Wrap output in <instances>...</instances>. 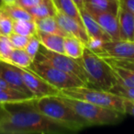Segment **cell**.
Returning a JSON list of instances; mask_svg holds the SVG:
<instances>
[{
	"label": "cell",
	"mask_w": 134,
	"mask_h": 134,
	"mask_svg": "<svg viewBox=\"0 0 134 134\" xmlns=\"http://www.w3.org/2000/svg\"><path fill=\"white\" fill-rule=\"evenodd\" d=\"M54 18L56 19L57 22L59 23L61 28L68 35L74 36V37L80 40L82 42H84L85 45L86 44L88 39H89V36H88L84 25L81 24L80 22L75 20L73 18L65 15L57 7H56V11H55Z\"/></svg>",
	"instance_id": "10"
},
{
	"label": "cell",
	"mask_w": 134,
	"mask_h": 134,
	"mask_svg": "<svg viewBox=\"0 0 134 134\" xmlns=\"http://www.w3.org/2000/svg\"><path fill=\"white\" fill-rule=\"evenodd\" d=\"M108 63L111 64L112 68H113L118 84L123 86H128V87L134 86V70L119 66V65L112 63L110 62Z\"/></svg>",
	"instance_id": "22"
},
{
	"label": "cell",
	"mask_w": 134,
	"mask_h": 134,
	"mask_svg": "<svg viewBox=\"0 0 134 134\" xmlns=\"http://www.w3.org/2000/svg\"><path fill=\"white\" fill-rule=\"evenodd\" d=\"M37 31L38 30L34 19L13 21V32L23 36H27V37H30L34 34H37Z\"/></svg>",
	"instance_id": "25"
},
{
	"label": "cell",
	"mask_w": 134,
	"mask_h": 134,
	"mask_svg": "<svg viewBox=\"0 0 134 134\" xmlns=\"http://www.w3.org/2000/svg\"><path fill=\"white\" fill-rule=\"evenodd\" d=\"M32 103L38 111L63 125L69 131H78L91 127L75 110L65 104L58 95L37 97Z\"/></svg>",
	"instance_id": "2"
},
{
	"label": "cell",
	"mask_w": 134,
	"mask_h": 134,
	"mask_svg": "<svg viewBox=\"0 0 134 134\" xmlns=\"http://www.w3.org/2000/svg\"><path fill=\"white\" fill-rule=\"evenodd\" d=\"M33 61L34 60L25 51V49L14 48L8 58L5 62H8L15 66L21 67V68H29L33 63Z\"/></svg>",
	"instance_id": "21"
},
{
	"label": "cell",
	"mask_w": 134,
	"mask_h": 134,
	"mask_svg": "<svg viewBox=\"0 0 134 134\" xmlns=\"http://www.w3.org/2000/svg\"><path fill=\"white\" fill-rule=\"evenodd\" d=\"M0 77L4 79L6 82H8L10 86H13L16 89L20 90L30 97H34L28 89L25 83L23 82L22 76L19 73V68L15 65L0 60Z\"/></svg>",
	"instance_id": "11"
},
{
	"label": "cell",
	"mask_w": 134,
	"mask_h": 134,
	"mask_svg": "<svg viewBox=\"0 0 134 134\" xmlns=\"http://www.w3.org/2000/svg\"><path fill=\"white\" fill-rule=\"evenodd\" d=\"M0 34L8 36L13 32V19L0 11Z\"/></svg>",
	"instance_id": "29"
},
{
	"label": "cell",
	"mask_w": 134,
	"mask_h": 134,
	"mask_svg": "<svg viewBox=\"0 0 134 134\" xmlns=\"http://www.w3.org/2000/svg\"><path fill=\"white\" fill-rule=\"evenodd\" d=\"M106 41L100 38H95V37H89L87 42L86 44V47L97 53V55L101 56L104 52V44Z\"/></svg>",
	"instance_id": "30"
},
{
	"label": "cell",
	"mask_w": 134,
	"mask_h": 134,
	"mask_svg": "<svg viewBox=\"0 0 134 134\" xmlns=\"http://www.w3.org/2000/svg\"><path fill=\"white\" fill-rule=\"evenodd\" d=\"M33 17V19L54 16L56 11V5L53 0H42L38 6L27 9Z\"/></svg>",
	"instance_id": "23"
},
{
	"label": "cell",
	"mask_w": 134,
	"mask_h": 134,
	"mask_svg": "<svg viewBox=\"0 0 134 134\" xmlns=\"http://www.w3.org/2000/svg\"><path fill=\"white\" fill-rule=\"evenodd\" d=\"M124 113L134 116V100L124 98Z\"/></svg>",
	"instance_id": "34"
},
{
	"label": "cell",
	"mask_w": 134,
	"mask_h": 134,
	"mask_svg": "<svg viewBox=\"0 0 134 134\" xmlns=\"http://www.w3.org/2000/svg\"><path fill=\"white\" fill-rule=\"evenodd\" d=\"M14 49L8 36L0 34V60L6 61Z\"/></svg>",
	"instance_id": "27"
},
{
	"label": "cell",
	"mask_w": 134,
	"mask_h": 134,
	"mask_svg": "<svg viewBox=\"0 0 134 134\" xmlns=\"http://www.w3.org/2000/svg\"><path fill=\"white\" fill-rule=\"evenodd\" d=\"M63 47H64V53L66 55L75 58V59H79L82 57L83 53H84L86 45L77 38L68 35L64 37Z\"/></svg>",
	"instance_id": "20"
},
{
	"label": "cell",
	"mask_w": 134,
	"mask_h": 134,
	"mask_svg": "<svg viewBox=\"0 0 134 134\" xmlns=\"http://www.w3.org/2000/svg\"><path fill=\"white\" fill-rule=\"evenodd\" d=\"M81 18H82L83 25L86 29L89 37H95V38H100L104 40L105 41H111L110 37L103 30V29L99 26V24L97 22L94 17L87 11L86 9L80 10Z\"/></svg>",
	"instance_id": "14"
},
{
	"label": "cell",
	"mask_w": 134,
	"mask_h": 134,
	"mask_svg": "<svg viewBox=\"0 0 134 134\" xmlns=\"http://www.w3.org/2000/svg\"><path fill=\"white\" fill-rule=\"evenodd\" d=\"M34 21H35L38 31L58 34V35L63 36V37L68 36V34L61 28L54 16H49V17L41 18V19H34Z\"/></svg>",
	"instance_id": "18"
},
{
	"label": "cell",
	"mask_w": 134,
	"mask_h": 134,
	"mask_svg": "<svg viewBox=\"0 0 134 134\" xmlns=\"http://www.w3.org/2000/svg\"><path fill=\"white\" fill-rule=\"evenodd\" d=\"M85 9L89 13L108 12L118 15L119 10V0H85Z\"/></svg>",
	"instance_id": "15"
},
{
	"label": "cell",
	"mask_w": 134,
	"mask_h": 134,
	"mask_svg": "<svg viewBox=\"0 0 134 134\" xmlns=\"http://www.w3.org/2000/svg\"><path fill=\"white\" fill-rule=\"evenodd\" d=\"M29 69L40 75L41 78H43L60 91L79 86H86V85L79 77L62 71L46 63L34 60L31 65L29 67Z\"/></svg>",
	"instance_id": "6"
},
{
	"label": "cell",
	"mask_w": 134,
	"mask_h": 134,
	"mask_svg": "<svg viewBox=\"0 0 134 134\" xmlns=\"http://www.w3.org/2000/svg\"><path fill=\"white\" fill-rule=\"evenodd\" d=\"M4 1H5L6 4H8V3H14L16 0H4Z\"/></svg>",
	"instance_id": "37"
},
{
	"label": "cell",
	"mask_w": 134,
	"mask_h": 134,
	"mask_svg": "<svg viewBox=\"0 0 134 134\" xmlns=\"http://www.w3.org/2000/svg\"><path fill=\"white\" fill-rule=\"evenodd\" d=\"M34 60L46 63L62 71L75 75L79 77L87 86V76L82 66L80 59L72 58L65 53H58V52H52V51L47 50L43 46H41V49Z\"/></svg>",
	"instance_id": "7"
},
{
	"label": "cell",
	"mask_w": 134,
	"mask_h": 134,
	"mask_svg": "<svg viewBox=\"0 0 134 134\" xmlns=\"http://www.w3.org/2000/svg\"><path fill=\"white\" fill-rule=\"evenodd\" d=\"M87 76L88 87L109 91L115 86V73L111 64L101 56L85 47L82 57L79 58Z\"/></svg>",
	"instance_id": "3"
},
{
	"label": "cell",
	"mask_w": 134,
	"mask_h": 134,
	"mask_svg": "<svg viewBox=\"0 0 134 134\" xmlns=\"http://www.w3.org/2000/svg\"><path fill=\"white\" fill-rule=\"evenodd\" d=\"M8 37L9 41H11L13 47L16 49H25L29 41V39H30V37L20 35V34L16 33V32H12Z\"/></svg>",
	"instance_id": "31"
},
{
	"label": "cell",
	"mask_w": 134,
	"mask_h": 134,
	"mask_svg": "<svg viewBox=\"0 0 134 134\" xmlns=\"http://www.w3.org/2000/svg\"><path fill=\"white\" fill-rule=\"evenodd\" d=\"M73 1L75 3L79 10H82L85 8V0H73Z\"/></svg>",
	"instance_id": "35"
},
{
	"label": "cell",
	"mask_w": 134,
	"mask_h": 134,
	"mask_svg": "<svg viewBox=\"0 0 134 134\" xmlns=\"http://www.w3.org/2000/svg\"><path fill=\"white\" fill-rule=\"evenodd\" d=\"M5 4H6V3H5V1H4V0H0V8H2V7L4 6Z\"/></svg>",
	"instance_id": "38"
},
{
	"label": "cell",
	"mask_w": 134,
	"mask_h": 134,
	"mask_svg": "<svg viewBox=\"0 0 134 134\" xmlns=\"http://www.w3.org/2000/svg\"><path fill=\"white\" fill-rule=\"evenodd\" d=\"M0 11L11 18L13 20H32L34 19L28 10L19 6L16 3L5 4L0 8Z\"/></svg>",
	"instance_id": "19"
},
{
	"label": "cell",
	"mask_w": 134,
	"mask_h": 134,
	"mask_svg": "<svg viewBox=\"0 0 134 134\" xmlns=\"http://www.w3.org/2000/svg\"><path fill=\"white\" fill-rule=\"evenodd\" d=\"M119 8L134 14V0H119Z\"/></svg>",
	"instance_id": "33"
},
{
	"label": "cell",
	"mask_w": 134,
	"mask_h": 134,
	"mask_svg": "<svg viewBox=\"0 0 134 134\" xmlns=\"http://www.w3.org/2000/svg\"><path fill=\"white\" fill-rule=\"evenodd\" d=\"M56 7L61 10L63 13L69 17L75 19L81 24H83L82 18L79 8L75 5V3L73 0H53Z\"/></svg>",
	"instance_id": "24"
},
{
	"label": "cell",
	"mask_w": 134,
	"mask_h": 134,
	"mask_svg": "<svg viewBox=\"0 0 134 134\" xmlns=\"http://www.w3.org/2000/svg\"><path fill=\"white\" fill-rule=\"evenodd\" d=\"M18 67V66H17ZM23 82L25 83L30 93L37 97H46V96H57L59 95L60 90L55 88L53 86L49 84L47 81L41 78L40 75L32 72L29 68H21L18 67Z\"/></svg>",
	"instance_id": "8"
},
{
	"label": "cell",
	"mask_w": 134,
	"mask_h": 134,
	"mask_svg": "<svg viewBox=\"0 0 134 134\" xmlns=\"http://www.w3.org/2000/svg\"><path fill=\"white\" fill-rule=\"evenodd\" d=\"M41 43L40 41V39L38 38L37 34H34V35L30 36V39H29L28 43H27L26 47H25V51L34 60L36 56H37L40 49H41Z\"/></svg>",
	"instance_id": "28"
},
{
	"label": "cell",
	"mask_w": 134,
	"mask_h": 134,
	"mask_svg": "<svg viewBox=\"0 0 134 134\" xmlns=\"http://www.w3.org/2000/svg\"><path fill=\"white\" fill-rule=\"evenodd\" d=\"M41 1L42 0H16L14 3L22 7L25 9H29V8H31L33 7L38 6L40 3H41Z\"/></svg>",
	"instance_id": "32"
},
{
	"label": "cell",
	"mask_w": 134,
	"mask_h": 134,
	"mask_svg": "<svg viewBox=\"0 0 134 134\" xmlns=\"http://www.w3.org/2000/svg\"><path fill=\"white\" fill-rule=\"evenodd\" d=\"M97 20L99 26L110 37L112 41L120 40V31L118 15L108 12H95L90 13Z\"/></svg>",
	"instance_id": "12"
},
{
	"label": "cell",
	"mask_w": 134,
	"mask_h": 134,
	"mask_svg": "<svg viewBox=\"0 0 134 134\" xmlns=\"http://www.w3.org/2000/svg\"></svg>",
	"instance_id": "40"
},
{
	"label": "cell",
	"mask_w": 134,
	"mask_h": 134,
	"mask_svg": "<svg viewBox=\"0 0 134 134\" xmlns=\"http://www.w3.org/2000/svg\"><path fill=\"white\" fill-rule=\"evenodd\" d=\"M59 97L74 109L82 119H84L90 126H100V125H115L122 121L126 114L124 112L105 108L102 106L72 98L59 94Z\"/></svg>",
	"instance_id": "4"
},
{
	"label": "cell",
	"mask_w": 134,
	"mask_h": 134,
	"mask_svg": "<svg viewBox=\"0 0 134 134\" xmlns=\"http://www.w3.org/2000/svg\"><path fill=\"white\" fill-rule=\"evenodd\" d=\"M33 100L3 104L0 115V133L2 134H59L69 132L63 125L38 111Z\"/></svg>",
	"instance_id": "1"
},
{
	"label": "cell",
	"mask_w": 134,
	"mask_h": 134,
	"mask_svg": "<svg viewBox=\"0 0 134 134\" xmlns=\"http://www.w3.org/2000/svg\"><path fill=\"white\" fill-rule=\"evenodd\" d=\"M59 94L124 112V98L106 90L96 89L88 86H79L61 90Z\"/></svg>",
	"instance_id": "5"
},
{
	"label": "cell",
	"mask_w": 134,
	"mask_h": 134,
	"mask_svg": "<svg viewBox=\"0 0 134 134\" xmlns=\"http://www.w3.org/2000/svg\"><path fill=\"white\" fill-rule=\"evenodd\" d=\"M101 57L134 60V41L124 40L106 41Z\"/></svg>",
	"instance_id": "9"
},
{
	"label": "cell",
	"mask_w": 134,
	"mask_h": 134,
	"mask_svg": "<svg viewBox=\"0 0 134 134\" xmlns=\"http://www.w3.org/2000/svg\"><path fill=\"white\" fill-rule=\"evenodd\" d=\"M36 97H30L26 93L14 87L0 88V104L21 103L34 100Z\"/></svg>",
	"instance_id": "17"
},
{
	"label": "cell",
	"mask_w": 134,
	"mask_h": 134,
	"mask_svg": "<svg viewBox=\"0 0 134 134\" xmlns=\"http://www.w3.org/2000/svg\"><path fill=\"white\" fill-rule=\"evenodd\" d=\"M109 92L117 96H119L123 98L134 100V86L128 87V86H123L116 83V85L113 86V87L109 90Z\"/></svg>",
	"instance_id": "26"
},
{
	"label": "cell",
	"mask_w": 134,
	"mask_h": 134,
	"mask_svg": "<svg viewBox=\"0 0 134 134\" xmlns=\"http://www.w3.org/2000/svg\"><path fill=\"white\" fill-rule=\"evenodd\" d=\"M37 36L40 39L41 46L46 48L47 50L58 52V53H64V47H63L64 37L63 36L41 31H37Z\"/></svg>",
	"instance_id": "16"
},
{
	"label": "cell",
	"mask_w": 134,
	"mask_h": 134,
	"mask_svg": "<svg viewBox=\"0 0 134 134\" xmlns=\"http://www.w3.org/2000/svg\"><path fill=\"white\" fill-rule=\"evenodd\" d=\"M120 40L134 41V14L119 8L118 12Z\"/></svg>",
	"instance_id": "13"
},
{
	"label": "cell",
	"mask_w": 134,
	"mask_h": 134,
	"mask_svg": "<svg viewBox=\"0 0 134 134\" xmlns=\"http://www.w3.org/2000/svg\"><path fill=\"white\" fill-rule=\"evenodd\" d=\"M4 112V106H3V104H0V115Z\"/></svg>",
	"instance_id": "36"
},
{
	"label": "cell",
	"mask_w": 134,
	"mask_h": 134,
	"mask_svg": "<svg viewBox=\"0 0 134 134\" xmlns=\"http://www.w3.org/2000/svg\"><path fill=\"white\" fill-rule=\"evenodd\" d=\"M0 16H1V14H0Z\"/></svg>",
	"instance_id": "39"
}]
</instances>
